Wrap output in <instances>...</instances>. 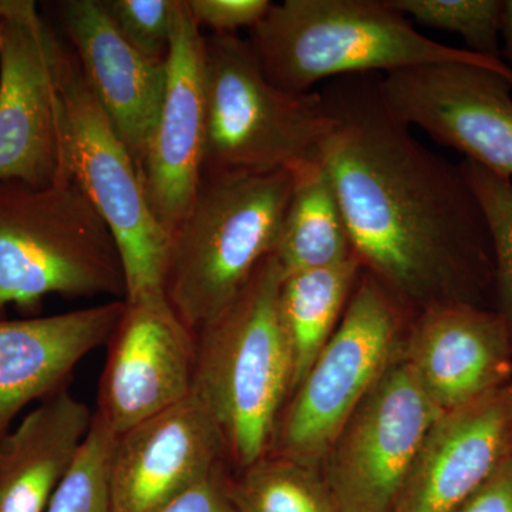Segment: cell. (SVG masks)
Segmentation results:
<instances>
[{
    "label": "cell",
    "instance_id": "277c9868",
    "mask_svg": "<svg viewBox=\"0 0 512 512\" xmlns=\"http://www.w3.org/2000/svg\"><path fill=\"white\" fill-rule=\"evenodd\" d=\"M291 171L202 174L171 235L164 295L197 333L231 305L274 252L293 190Z\"/></svg>",
    "mask_w": 512,
    "mask_h": 512
},
{
    "label": "cell",
    "instance_id": "484cf974",
    "mask_svg": "<svg viewBox=\"0 0 512 512\" xmlns=\"http://www.w3.org/2000/svg\"><path fill=\"white\" fill-rule=\"evenodd\" d=\"M121 36L150 59L170 52L175 0H100Z\"/></svg>",
    "mask_w": 512,
    "mask_h": 512
},
{
    "label": "cell",
    "instance_id": "9c48e42d",
    "mask_svg": "<svg viewBox=\"0 0 512 512\" xmlns=\"http://www.w3.org/2000/svg\"><path fill=\"white\" fill-rule=\"evenodd\" d=\"M67 52L32 0L0 22V181L47 187L73 177L64 144Z\"/></svg>",
    "mask_w": 512,
    "mask_h": 512
},
{
    "label": "cell",
    "instance_id": "d4e9b609",
    "mask_svg": "<svg viewBox=\"0 0 512 512\" xmlns=\"http://www.w3.org/2000/svg\"><path fill=\"white\" fill-rule=\"evenodd\" d=\"M114 441L113 431L94 414L79 456L46 512H111L109 467Z\"/></svg>",
    "mask_w": 512,
    "mask_h": 512
},
{
    "label": "cell",
    "instance_id": "7402d4cb",
    "mask_svg": "<svg viewBox=\"0 0 512 512\" xmlns=\"http://www.w3.org/2000/svg\"><path fill=\"white\" fill-rule=\"evenodd\" d=\"M238 512H340L322 468L266 454L227 478Z\"/></svg>",
    "mask_w": 512,
    "mask_h": 512
},
{
    "label": "cell",
    "instance_id": "ba28073f",
    "mask_svg": "<svg viewBox=\"0 0 512 512\" xmlns=\"http://www.w3.org/2000/svg\"><path fill=\"white\" fill-rule=\"evenodd\" d=\"M62 96L67 164L116 238L126 299L164 295L170 235L151 211L136 161L94 99L70 47Z\"/></svg>",
    "mask_w": 512,
    "mask_h": 512
},
{
    "label": "cell",
    "instance_id": "d6986e66",
    "mask_svg": "<svg viewBox=\"0 0 512 512\" xmlns=\"http://www.w3.org/2000/svg\"><path fill=\"white\" fill-rule=\"evenodd\" d=\"M94 412L64 386L0 440V512H46L79 456Z\"/></svg>",
    "mask_w": 512,
    "mask_h": 512
},
{
    "label": "cell",
    "instance_id": "cb8c5ba5",
    "mask_svg": "<svg viewBox=\"0 0 512 512\" xmlns=\"http://www.w3.org/2000/svg\"><path fill=\"white\" fill-rule=\"evenodd\" d=\"M464 177L483 208L494 254V289L498 315L512 340V180L464 160Z\"/></svg>",
    "mask_w": 512,
    "mask_h": 512
},
{
    "label": "cell",
    "instance_id": "5bb4252c",
    "mask_svg": "<svg viewBox=\"0 0 512 512\" xmlns=\"http://www.w3.org/2000/svg\"><path fill=\"white\" fill-rule=\"evenodd\" d=\"M220 430L194 393L114 441L111 512H161L227 468Z\"/></svg>",
    "mask_w": 512,
    "mask_h": 512
},
{
    "label": "cell",
    "instance_id": "8fae6325",
    "mask_svg": "<svg viewBox=\"0 0 512 512\" xmlns=\"http://www.w3.org/2000/svg\"><path fill=\"white\" fill-rule=\"evenodd\" d=\"M380 92L397 120L512 180V74L431 63L382 76Z\"/></svg>",
    "mask_w": 512,
    "mask_h": 512
},
{
    "label": "cell",
    "instance_id": "ffe728a7",
    "mask_svg": "<svg viewBox=\"0 0 512 512\" xmlns=\"http://www.w3.org/2000/svg\"><path fill=\"white\" fill-rule=\"evenodd\" d=\"M363 269L352 256L325 268L285 275L278 309L292 353V393L338 328Z\"/></svg>",
    "mask_w": 512,
    "mask_h": 512
},
{
    "label": "cell",
    "instance_id": "ac0fdd59",
    "mask_svg": "<svg viewBox=\"0 0 512 512\" xmlns=\"http://www.w3.org/2000/svg\"><path fill=\"white\" fill-rule=\"evenodd\" d=\"M124 301L23 320L0 319V440L20 410L66 386L74 367L106 345Z\"/></svg>",
    "mask_w": 512,
    "mask_h": 512
},
{
    "label": "cell",
    "instance_id": "83f0119b",
    "mask_svg": "<svg viewBox=\"0 0 512 512\" xmlns=\"http://www.w3.org/2000/svg\"><path fill=\"white\" fill-rule=\"evenodd\" d=\"M227 478L228 471L224 468L161 512H238L229 498Z\"/></svg>",
    "mask_w": 512,
    "mask_h": 512
},
{
    "label": "cell",
    "instance_id": "4fadbf2b",
    "mask_svg": "<svg viewBox=\"0 0 512 512\" xmlns=\"http://www.w3.org/2000/svg\"><path fill=\"white\" fill-rule=\"evenodd\" d=\"M205 133L204 35L187 2L175 0L164 100L138 168L148 205L170 238L200 187Z\"/></svg>",
    "mask_w": 512,
    "mask_h": 512
},
{
    "label": "cell",
    "instance_id": "30bf717a",
    "mask_svg": "<svg viewBox=\"0 0 512 512\" xmlns=\"http://www.w3.org/2000/svg\"><path fill=\"white\" fill-rule=\"evenodd\" d=\"M440 414L400 348L323 460V477L339 511L394 512Z\"/></svg>",
    "mask_w": 512,
    "mask_h": 512
},
{
    "label": "cell",
    "instance_id": "f1b7e54d",
    "mask_svg": "<svg viewBox=\"0 0 512 512\" xmlns=\"http://www.w3.org/2000/svg\"><path fill=\"white\" fill-rule=\"evenodd\" d=\"M456 512H512V456Z\"/></svg>",
    "mask_w": 512,
    "mask_h": 512
},
{
    "label": "cell",
    "instance_id": "7c38bea8",
    "mask_svg": "<svg viewBox=\"0 0 512 512\" xmlns=\"http://www.w3.org/2000/svg\"><path fill=\"white\" fill-rule=\"evenodd\" d=\"M106 346L94 414L114 436L191 396L197 338L165 295L126 299Z\"/></svg>",
    "mask_w": 512,
    "mask_h": 512
},
{
    "label": "cell",
    "instance_id": "5b68a950",
    "mask_svg": "<svg viewBox=\"0 0 512 512\" xmlns=\"http://www.w3.org/2000/svg\"><path fill=\"white\" fill-rule=\"evenodd\" d=\"M47 295L126 301L110 228L74 178L47 187L0 181V319Z\"/></svg>",
    "mask_w": 512,
    "mask_h": 512
},
{
    "label": "cell",
    "instance_id": "4316f807",
    "mask_svg": "<svg viewBox=\"0 0 512 512\" xmlns=\"http://www.w3.org/2000/svg\"><path fill=\"white\" fill-rule=\"evenodd\" d=\"M192 19L200 28L218 35H235L238 29H254L265 18L269 0H185Z\"/></svg>",
    "mask_w": 512,
    "mask_h": 512
},
{
    "label": "cell",
    "instance_id": "6da1fadb",
    "mask_svg": "<svg viewBox=\"0 0 512 512\" xmlns=\"http://www.w3.org/2000/svg\"><path fill=\"white\" fill-rule=\"evenodd\" d=\"M380 74H352L320 90L333 130L323 153L366 272L410 311L481 299L494 286L483 208L460 165L424 147L387 109Z\"/></svg>",
    "mask_w": 512,
    "mask_h": 512
},
{
    "label": "cell",
    "instance_id": "603a6c76",
    "mask_svg": "<svg viewBox=\"0 0 512 512\" xmlns=\"http://www.w3.org/2000/svg\"><path fill=\"white\" fill-rule=\"evenodd\" d=\"M407 19L457 33L476 55L501 59L503 0H389Z\"/></svg>",
    "mask_w": 512,
    "mask_h": 512
},
{
    "label": "cell",
    "instance_id": "44dd1931",
    "mask_svg": "<svg viewBox=\"0 0 512 512\" xmlns=\"http://www.w3.org/2000/svg\"><path fill=\"white\" fill-rule=\"evenodd\" d=\"M285 275L356 256L335 188L323 164L296 175L274 252Z\"/></svg>",
    "mask_w": 512,
    "mask_h": 512
},
{
    "label": "cell",
    "instance_id": "9a60e30c",
    "mask_svg": "<svg viewBox=\"0 0 512 512\" xmlns=\"http://www.w3.org/2000/svg\"><path fill=\"white\" fill-rule=\"evenodd\" d=\"M402 355L441 413L512 383V340L503 318L466 303L417 312Z\"/></svg>",
    "mask_w": 512,
    "mask_h": 512
},
{
    "label": "cell",
    "instance_id": "e0dca14e",
    "mask_svg": "<svg viewBox=\"0 0 512 512\" xmlns=\"http://www.w3.org/2000/svg\"><path fill=\"white\" fill-rule=\"evenodd\" d=\"M511 450L512 383L437 417L394 512H456Z\"/></svg>",
    "mask_w": 512,
    "mask_h": 512
},
{
    "label": "cell",
    "instance_id": "f546056e",
    "mask_svg": "<svg viewBox=\"0 0 512 512\" xmlns=\"http://www.w3.org/2000/svg\"><path fill=\"white\" fill-rule=\"evenodd\" d=\"M500 57L512 70V0H503L500 30Z\"/></svg>",
    "mask_w": 512,
    "mask_h": 512
},
{
    "label": "cell",
    "instance_id": "3957f363",
    "mask_svg": "<svg viewBox=\"0 0 512 512\" xmlns=\"http://www.w3.org/2000/svg\"><path fill=\"white\" fill-rule=\"evenodd\" d=\"M284 279L268 256L231 305L195 333L192 393L211 413L235 470L269 453L292 394V353L278 309Z\"/></svg>",
    "mask_w": 512,
    "mask_h": 512
},
{
    "label": "cell",
    "instance_id": "8992f818",
    "mask_svg": "<svg viewBox=\"0 0 512 512\" xmlns=\"http://www.w3.org/2000/svg\"><path fill=\"white\" fill-rule=\"evenodd\" d=\"M202 174L295 175L323 164L333 120L319 90L289 93L269 82L249 40L204 36Z\"/></svg>",
    "mask_w": 512,
    "mask_h": 512
},
{
    "label": "cell",
    "instance_id": "52a82bcc",
    "mask_svg": "<svg viewBox=\"0 0 512 512\" xmlns=\"http://www.w3.org/2000/svg\"><path fill=\"white\" fill-rule=\"evenodd\" d=\"M409 312L363 269L338 328L289 397L269 453L322 468L336 436L402 348Z\"/></svg>",
    "mask_w": 512,
    "mask_h": 512
},
{
    "label": "cell",
    "instance_id": "7a4b0ae2",
    "mask_svg": "<svg viewBox=\"0 0 512 512\" xmlns=\"http://www.w3.org/2000/svg\"><path fill=\"white\" fill-rule=\"evenodd\" d=\"M249 43L269 82L289 93L313 92L323 80L386 76L431 63H471L512 74L501 59L421 35L389 0H285L251 29Z\"/></svg>",
    "mask_w": 512,
    "mask_h": 512
},
{
    "label": "cell",
    "instance_id": "4dcf8cb0",
    "mask_svg": "<svg viewBox=\"0 0 512 512\" xmlns=\"http://www.w3.org/2000/svg\"><path fill=\"white\" fill-rule=\"evenodd\" d=\"M511 456H512V450H511Z\"/></svg>",
    "mask_w": 512,
    "mask_h": 512
},
{
    "label": "cell",
    "instance_id": "2e32d148",
    "mask_svg": "<svg viewBox=\"0 0 512 512\" xmlns=\"http://www.w3.org/2000/svg\"><path fill=\"white\" fill-rule=\"evenodd\" d=\"M57 12L87 86L140 168L163 104L167 60L134 49L100 0H64Z\"/></svg>",
    "mask_w": 512,
    "mask_h": 512
}]
</instances>
